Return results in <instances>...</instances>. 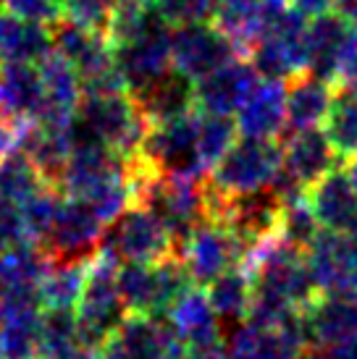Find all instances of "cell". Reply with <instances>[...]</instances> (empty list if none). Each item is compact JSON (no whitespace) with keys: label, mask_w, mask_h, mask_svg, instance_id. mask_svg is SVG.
I'll return each mask as SVG.
<instances>
[{"label":"cell","mask_w":357,"mask_h":359,"mask_svg":"<svg viewBox=\"0 0 357 359\" xmlns=\"http://www.w3.org/2000/svg\"><path fill=\"white\" fill-rule=\"evenodd\" d=\"M119 255L105 244H100L84 262V289L74 315L79 344L87 349L103 346L126 315L119 297Z\"/></svg>","instance_id":"6da1fadb"},{"label":"cell","mask_w":357,"mask_h":359,"mask_svg":"<svg viewBox=\"0 0 357 359\" xmlns=\"http://www.w3.org/2000/svg\"><path fill=\"white\" fill-rule=\"evenodd\" d=\"M77 121L124 163H131L142 152V142L150 129V121L129 92L82 95Z\"/></svg>","instance_id":"7a4b0ae2"},{"label":"cell","mask_w":357,"mask_h":359,"mask_svg":"<svg viewBox=\"0 0 357 359\" xmlns=\"http://www.w3.org/2000/svg\"><path fill=\"white\" fill-rule=\"evenodd\" d=\"M281 170V144L276 140L239 134L228 152L208 173V181L226 197L268 189Z\"/></svg>","instance_id":"3957f363"},{"label":"cell","mask_w":357,"mask_h":359,"mask_svg":"<svg viewBox=\"0 0 357 359\" xmlns=\"http://www.w3.org/2000/svg\"><path fill=\"white\" fill-rule=\"evenodd\" d=\"M103 244L116 252L121 262L155 265V262L176 252L171 233L163 229V223L145 205H131L129 210H124L105 229Z\"/></svg>","instance_id":"277c9868"},{"label":"cell","mask_w":357,"mask_h":359,"mask_svg":"<svg viewBox=\"0 0 357 359\" xmlns=\"http://www.w3.org/2000/svg\"><path fill=\"white\" fill-rule=\"evenodd\" d=\"M200 110L150 123L137 158L148 160L158 173H205L197 163Z\"/></svg>","instance_id":"5b68a950"},{"label":"cell","mask_w":357,"mask_h":359,"mask_svg":"<svg viewBox=\"0 0 357 359\" xmlns=\"http://www.w3.org/2000/svg\"><path fill=\"white\" fill-rule=\"evenodd\" d=\"M237 55V45L213 21L171 27V66L189 81H200Z\"/></svg>","instance_id":"8992f818"},{"label":"cell","mask_w":357,"mask_h":359,"mask_svg":"<svg viewBox=\"0 0 357 359\" xmlns=\"http://www.w3.org/2000/svg\"><path fill=\"white\" fill-rule=\"evenodd\" d=\"M245 250V241L228 226L219 220H202L189 231V236L178 244L176 252L184 259L195 286H208L223 270L237 265Z\"/></svg>","instance_id":"52a82bcc"},{"label":"cell","mask_w":357,"mask_h":359,"mask_svg":"<svg viewBox=\"0 0 357 359\" xmlns=\"http://www.w3.org/2000/svg\"><path fill=\"white\" fill-rule=\"evenodd\" d=\"M105 229L108 226L100 220L95 208L84 197L60 194L56 218L42 247L53 255V259L89 257L103 244Z\"/></svg>","instance_id":"ba28073f"},{"label":"cell","mask_w":357,"mask_h":359,"mask_svg":"<svg viewBox=\"0 0 357 359\" xmlns=\"http://www.w3.org/2000/svg\"><path fill=\"white\" fill-rule=\"evenodd\" d=\"M113 66L121 74L129 95H139L150 84L169 74L171 66V27L160 24L129 42L113 45Z\"/></svg>","instance_id":"9c48e42d"},{"label":"cell","mask_w":357,"mask_h":359,"mask_svg":"<svg viewBox=\"0 0 357 359\" xmlns=\"http://www.w3.org/2000/svg\"><path fill=\"white\" fill-rule=\"evenodd\" d=\"M305 262L320 294H339V291L352 289V276H355L357 252L349 244L344 231L320 229L316 239L305 247Z\"/></svg>","instance_id":"30bf717a"},{"label":"cell","mask_w":357,"mask_h":359,"mask_svg":"<svg viewBox=\"0 0 357 359\" xmlns=\"http://www.w3.org/2000/svg\"><path fill=\"white\" fill-rule=\"evenodd\" d=\"M258 81L260 74L249 63V58L237 55L228 63H223L221 69L210 71L208 76L195 81V108L202 113L231 116L247 100V95Z\"/></svg>","instance_id":"8fae6325"},{"label":"cell","mask_w":357,"mask_h":359,"mask_svg":"<svg viewBox=\"0 0 357 359\" xmlns=\"http://www.w3.org/2000/svg\"><path fill=\"white\" fill-rule=\"evenodd\" d=\"M344 165L320 129L292 131L281 137V170L302 189H310L328 170Z\"/></svg>","instance_id":"7c38bea8"},{"label":"cell","mask_w":357,"mask_h":359,"mask_svg":"<svg viewBox=\"0 0 357 359\" xmlns=\"http://www.w3.org/2000/svg\"><path fill=\"white\" fill-rule=\"evenodd\" d=\"M50 32H53V50L69 60L82 81L113 69V45L103 32L79 27L69 19L53 24Z\"/></svg>","instance_id":"4fadbf2b"},{"label":"cell","mask_w":357,"mask_h":359,"mask_svg":"<svg viewBox=\"0 0 357 359\" xmlns=\"http://www.w3.org/2000/svg\"><path fill=\"white\" fill-rule=\"evenodd\" d=\"M42 74V110L37 121L48 126H71L82 102V79L66 58L53 50L37 63Z\"/></svg>","instance_id":"5bb4252c"},{"label":"cell","mask_w":357,"mask_h":359,"mask_svg":"<svg viewBox=\"0 0 357 359\" xmlns=\"http://www.w3.org/2000/svg\"><path fill=\"white\" fill-rule=\"evenodd\" d=\"M287 126V81L260 79L237 110V129L245 137L278 140Z\"/></svg>","instance_id":"9a60e30c"},{"label":"cell","mask_w":357,"mask_h":359,"mask_svg":"<svg viewBox=\"0 0 357 359\" xmlns=\"http://www.w3.org/2000/svg\"><path fill=\"white\" fill-rule=\"evenodd\" d=\"M171 336L174 328L166 318L124 315L103 349L108 351L110 359H163Z\"/></svg>","instance_id":"2e32d148"},{"label":"cell","mask_w":357,"mask_h":359,"mask_svg":"<svg viewBox=\"0 0 357 359\" xmlns=\"http://www.w3.org/2000/svg\"><path fill=\"white\" fill-rule=\"evenodd\" d=\"M352 32L355 29L339 16L337 11H326L320 16H313V21H308V32H305L308 74L334 84Z\"/></svg>","instance_id":"e0dca14e"},{"label":"cell","mask_w":357,"mask_h":359,"mask_svg":"<svg viewBox=\"0 0 357 359\" xmlns=\"http://www.w3.org/2000/svg\"><path fill=\"white\" fill-rule=\"evenodd\" d=\"M166 320L189 349L213 346V344H221V339H223V323L219 320L216 309L210 304L205 286H192L174 304Z\"/></svg>","instance_id":"ac0fdd59"},{"label":"cell","mask_w":357,"mask_h":359,"mask_svg":"<svg viewBox=\"0 0 357 359\" xmlns=\"http://www.w3.org/2000/svg\"><path fill=\"white\" fill-rule=\"evenodd\" d=\"M302 315L308 320L313 346H334L352 339L357 336V291L320 294Z\"/></svg>","instance_id":"d6986e66"},{"label":"cell","mask_w":357,"mask_h":359,"mask_svg":"<svg viewBox=\"0 0 357 359\" xmlns=\"http://www.w3.org/2000/svg\"><path fill=\"white\" fill-rule=\"evenodd\" d=\"M308 202L320 229L347 231L357 215V189L344 165H337L320 181H316L308 189Z\"/></svg>","instance_id":"ffe728a7"},{"label":"cell","mask_w":357,"mask_h":359,"mask_svg":"<svg viewBox=\"0 0 357 359\" xmlns=\"http://www.w3.org/2000/svg\"><path fill=\"white\" fill-rule=\"evenodd\" d=\"M42 74L37 63L0 60V110L16 121H37L42 110Z\"/></svg>","instance_id":"44dd1931"},{"label":"cell","mask_w":357,"mask_h":359,"mask_svg":"<svg viewBox=\"0 0 357 359\" xmlns=\"http://www.w3.org/2000/svg\"><path fill=\"white\" fill-rule=\"evenodd\" d=\"M334 84L326 79H318L313 74H299L287 81V126L284 134L292 131L318 129L331 108ZM281 134V137H284Z\"/></svg>","instance_id":"7402d4cb"},{"label":"cell","mask_w":357,"mask_h":359,"mask_svg":"<svg viewBox=\"0 0 357 359\" xmlns=\"http://www.w3.org/2000/svg\"><path fill=\"white\" fill-rule=\"evenodd\" d=\"M53 53V32L45 24L24 21L0 8V60L40 63Z\"/></svg>","instance_id":"603a6c76"},{"label":"cell","mask_w":357,"mask_h":359,"mask_svg":"<svg viewBox=\"0 0 357 359\" xmlns=\"http://www.w3.org/2000/svg\"><path fill=\"white\" fill-rule=\"evenodd\" d=\"M131 97L137 100L139 110L145 113V118L150 123L169 121L195 110V81H189L187 76H181L178 71L171 69L155 84H150L148 90L131 95Z\"/></svg>","instance_id":"cb8c5ba5"},{"label":"cell","mask_w":357,"mask_h":359,"mask_svg":"<svg viewBox=\"0 0 357 359\" xmlns=\"http://www.w3.org/2000/svg\"><path fill=\"white\" fill-rule=\"evenodd\" d=\"M323 134L342 163L357 155V90L334 84L331 108L323 121Z\"/></svg>","instance_id":"d4e9b609"},{"label":"cell","mask_w":357,"mask_h":359,"mask_svg":"<svg viewBox=\"0 0 357 359\" xmlns=\"http://www.w3.org/2000/svg\"><path fill=\"white\" fill-rule=\"evenodd\" d=\"M53 265L50 255L37 241H21L0 252V289L6 286H40Z\"/></svg>","instance_id":"484cf974"},{"label":"cell","mask_w":357,"mask_h":359,"mask_svg":"<svg viewBox=\"0 0 357 359\" xmlns=\"http://www.w3.org/2000/svg\"><path fill=\"white\" fill-rule=\"evenodd\" d=\"M84 262L87 257L53 259L45 278L40 280L42 309H74L84 289Z\"/></svg>","instance_id":"4316f807"},{"label":"cell","mask_w":357,"mask_h":359,"mask_svg":"<svg viewBox=\"0 0 357 359\" xmlns=\"http://www.w3.org/2000/svg\"><path fill=\"white\" fill-rule=\"evenodd\" d=\"M205 291L221 323H245V312L252 294V278L239 265L223 270L219 278L205 286Z\"/></svg>","instance_id":"83f0119b"},{"label":"cell","mask_w":357,"mask_h":359,"mask_svg":"<svg viewBox=\"0 0 357 359\" xmlns=\"http://www.w3.org/2000/svg\"><path fill=\"white\" fill-rule=\"evenodd\" d=\"M40 315L16 312L0 318V357L3 359H34L40 357Z\"/></svg>","instance_id":"f1b7e54d"},{"label":"cell","mask_w":357,"mask_h":359,"mask_svg":"<svg viewBox=\"0 0 357 359\" xmlns=\"http://www.w3.org/2000/svg\"><path fill=\"white\" fill-rule=\"evenodd\" d=\"M119 297L126 315H150L152 318V312H155V265L121 262Z\"/></svg>","instance_id":"f546056e"},{"label":"cell","mask_w":357,"mask_h":359,"mask_svg":"<svg viewBox=\"0 0 357 359\" xmlns=\"http://www.w3.org/2000/svg\"><path fill=\"white\" fill-rule=\"evenodd\" d=\"M278 220H276V233L292 247L305 250L310 241L316 239L320 231V223L316 220V212L308 202V191H297L289 194L284 200H278Z\"/></svg>","instance_id":"4dcf8cb0"},{"label":"cell","mask_w":357,"mask_h":359,"mask_svg":"<svg viewBox=\"0 0 357 359\" xmlns=\"http://www.w3.org/2000/svg\"><path fill=\"white\" fill-rule=\"evenodd\" d=\"M239 129L237 121L231 116H221V113H202L200 110V126H197V163L200 168L210 173L216 168L228 147L237 142Z\"/></svg>","instance_id":"1f68e13d"},{"label":"cell","mask_w":357,"mask_h":359,"mask_svg":"<svg viewBox=\"0 0 357 359\" xmlns=\"http://www.w3.org/2000/svg\"><path fill=\"white\" fill-rule=\"evenodd\" d=\"M45 184L48 181L42 179V173L24 150H13L0 158V197L3 200L21 205Z\"/></svg>","instance_id":"d6a6232c"},{"label":"cell","mask_w":357,"mask_h":359,"mask_svg":"<svg viewBox=\"0 0 357 359\" xmlns=\"http://www.w3.org/2000/svg\"><path fill=\"white\" fill-rule=\"evenodd\" d=\"M192 286H195V280L189 276L184 259L178 257V252L155 262V312H152V318H169L174 304Z\"/></svg>","instance_id":"836d02e7"},{"label":"cell","mask_w":357,"mask_h":359,"mask_svg":"<svg viewBox=\"0 0 357 359\" xmlns=\"http://www.w3.org/2000/svg\"><path fill=\"white\" fill-rule=\"evenodd\" d=\"M228 351L234 359H287L276 330L258 328V325H249V323H242L231 333Z\"/></svg>","instance_id":"e575fe53"},{"label":"cell","mask_w":357,"mask_h":359,"mask_svg":"<svg viewBox=\"0 0 357 359\" xmlns=\"http://www.w3.org/2000/svg\"><path fill=\"white\" fill-rule=\"evenodd\" d=\"M58 200H60V191L56 187L45 184L40 191H34L30 200H24L19 205L21 220H24V229H27L30 241H37V244L45 241L50 226H53V218H56Z\"/></svg>","instance_id":"d590c367"},{"label":"cell","mask_w":357,"mask_h":359,"mask_svg":"<svg viewBox=\"0 0 357 359\" xmlns=\"http://www.w3.org/2000/svg\"><path fill=\"white\" fill-rule=\"evenodd\" d=\"M155 8L169 21V27H184V24L213 21L216 0H155Z\"/></svg>","instance_id":"8d00e7d4"},{"label":"cell","mask_w":357,"mask_h":359,"mask_svg":"<svg viewBox=\"0 0 357 359\" xmlns=\"http://www.w3.org/2000/svg\"><path fill=\"white\" fill-rule=\"evenodd\" d=\"M60 3H63V19L105 34L116 0H60Z\"/></svg>","instance_id":"74e56055"},{"label":"cell","mask_w":357,"mask_h":359,"mask_svg":"<svg viewBox=\"0 0 357 359\" xmlns=\"http://www.w3.org/2000/svg\"><path fill=\"white\" fill-rule=\"evenodd\" d=\"M0 8L24 21H34V24H45V27H53L63 19L60 0H0Z\"/></svg>","instance_id":"f35d334b"},{"label":"cell","mask_w":357,"mask_h":359,"mask_svg":"<svg viewBox=\"0 0 357 359\" xmlns=\"http://www.w3.org/2000/svg\"><path fill=\"white\" fill-rule=\"evenodd\" d=\"M21 241H30V236H27V229H24L19 205L0 197V252L11 250Z\"/></svg>","instance_id":"ab89813d"},{"label":"cell","mask_w":357,"mask_h":359,"mask_svg":"<svg viewBox=\"0 0 357 359\" xmlns=\"http://www.w3.org/2000/svg\"><path fill=\"white\" fill-rule=\"evenodd\" d=\"M32 121H16L11 118L8 113L0 110V158L8 155V152L19 150L21 140H24V131Z\"/></svg>","instance_id":"60d3db41"},{"label":"cell","mask_w":357,"mask_h":359,"mask_svg":"<svg viewBox=\"0 0 357 359\" xmlns=\"http://www.w3.org/2000/svg\"><path fill=\"white\" fill-rule=\"evenodd\" d=\"M292 8H297L299 13H305V16H320V13H326V11H334V3L337 0H287Z\"/></svg>","instance_id":"b9f144b4"},{"label":"cell","mask_w":357,"mask_h":359,"mask_svg":"<svg viewBox=\"0 0 357 359\" xmlns=\"http://www.w3.org/2000/svg\"><path fill=\"white\" fill-rule=\"evenodd\" d=\"M326 349H328V357L331 359H357V336L339 341V344L326 346Z\"/></svg>","instance_id":"7bdbcfd3"},{"label":"cell","mask_w":357,"mask_h":359,"mask_svg":"<svg viewBox=\"0 0 357 359\" xmlns=\"http://www.w3.org/2000/svg\"><path fill=\"white\" fill-rule=\"evenodd\" d=\"M189 359H234L228 346L223 344H213V346H202V349H189Z\"/></svg>","instance_id":"ee69618b"},{"label":"cell","mask_w":357,"mask_h":359,"mask_svg":"<svg viewBox=\"0 0 357 359\" xmlns=\"http://www.w3.org/2000/svg\"><path fill=\"white\" fill-rule=\"evenodd\" d=\"M334 11L347 21L352 29H357V0H337V3H334Z\"/></svg>","instance_id":"f6af8a7d"},{"label":"cell","mask_w":357,"mask_h":359,"mask_svg":"<svg viewBox=\"0 0 357 359\" xmlns=\"http://www.w3.org/2000/svg\"><path fill=\"white\" fill-rule=\"evenodd\" d=\"M344 170H347V176L352 179V184H355V189H357V155L344 163Z\"/></svg>","instance_id":"bcb514c9"},{"label":"cell","mask_w":357,"mask_h":359,"mask_svg":"<svg viewBox=\"0 0 357 359\" xmlns=\"http://www.w3.org/2000/svg\"><path fill=\"white\" fill-rule=\"evenodd\" d=\"M344 233H347L349 244H352V247H355V252H357V215H355V220L347 226V231H344Z\"/></svg>","instance_id":"7dc6e473"},{"label":"cell","mask_w":357,"mask_h":359,"mask_svg":"<svg viewBox=\"0 0 357 359\" xmlns=\"http://www.w3.org/2000/svg\"><path fill=\"white\" fill-rule=\"evenodd\" d=\"M34 359H48V357H42V354H40V357H34Z\"/></svg>","instance_id":"c3c4849f"},{"label":"cell","mask_w":357,"mask_h":359,"mask_svg":"<svg viewBox=\"0 0 357 359\" xmlns=\"http://www.w3.org/2000/svg\"><path fill=\"white\" fill-rule=\"evenodd\" d=\"M0 318H3V312H0Z\"/></svg>","instance_id":"681fc988"},{"label":"cell","mask_w":357,"mask_h":359,"mask_svg":"<svg viewBox=\"0 0 357 359\" xmlns=\"http://www.w3.org/2000/svg\"><path fill=\"white\" fill-rule=\"evenodd\" d=\"M0 359H3V357H0Z\"/></svg>","instance_id":"f907efd6"}]
</instances>
